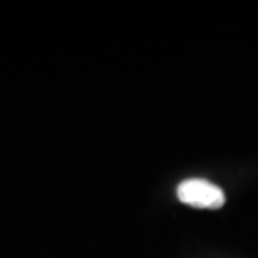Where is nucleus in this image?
I'll list each match as a JSON object with an SVG mask.
<instances>
[{
	"label": "nucleus",
	"instance_id": "f257e3e1",
	"mask_svg": "<svg viewBox=\"0 0 258 258\" xmlns=\"http://www.w3.org/2000/svg\"><path fill=\"white\" fill-rule=\"evenodd\" d=\"M176 195L181 203L200 210H218L225 205L223 189L206 179H184L178 186Z\"/></svg>",
	"mask_w": 258,
	"mask_h": 258
}]
</instances>
